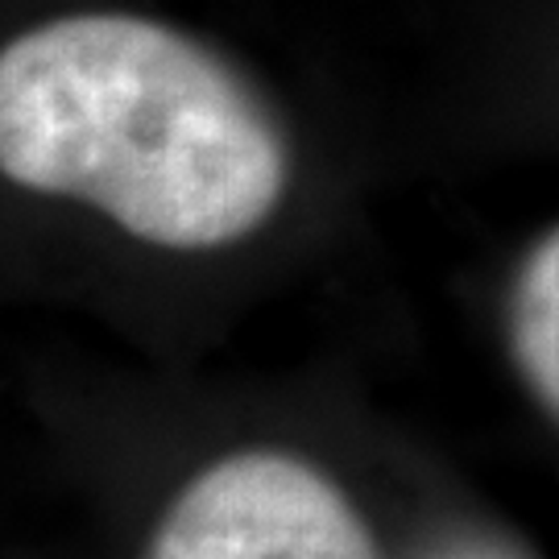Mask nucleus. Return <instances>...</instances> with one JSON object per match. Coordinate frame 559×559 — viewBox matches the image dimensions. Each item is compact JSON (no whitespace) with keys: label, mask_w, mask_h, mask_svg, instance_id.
<instances>
[{"label":"nucleus","mask_w":559,"mask_h":559,"mask_svg":"<svg viewBox=\"0 0 559 559\" xmlns=\"http://www.w3.org/2000/svg\"><path fill=\"white\" fill-rule=\"evenodd\" d=\"M295 182L278 100L207 34L145 0H0V200L216 258Z\"/></svg>","instance_id":"nucleus-1"},{"label":"nucleus","mask_w":559,"mask_h":559,"mask_svg":"<svg viewBox=\"0 0 559 559\" xmlns=\"http://www.w3.org/2000/svg\"><path fill=\"white\" fill-rule=\"evenodd\" d=\"M150 559H381L369 526L316 464L249 448L207 464L162 514Z\"/></svg>","instance_id":"nucleus-2"},{"label":"nucleus","mask_w":559,"mask_h":559,"mask_svg":"<svg viewBox=\"0 0 559 559\" xmlns=\"http://www.w3.org/2000/svg\"><path fill=\"white\" fill-rule=\"evenodd\" d=\"M506 336L526 390L559 423V228L522 258L506 302Z\"/></svg>","instance_id":"nucleus-3"},{"label":"nucleus","mask_w":559,"mask_h":559,"mask_svg":"<svg viewBox=\"0 0 559 559\" xmlns=\"http://www.w3.org/2000/svg\"><path fill=\"white\" fill-rule=\"evenodd\" d=\"M440 559H506V556L489 551V547H452V551H448V556H440Z\"/></svg>","instance_id":"nucleus-4"}]
</instances>
